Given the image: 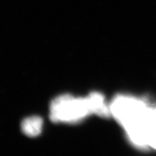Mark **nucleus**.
Returning <instances> with one entry per match:
<instances>
[{
    "instance_id": "nucleus-1",
    "label": "nucleus",
    "mask_w": 156,
    "mask_h": 156,
    "mask_svg": "<svg viewBox=\"0 0 156 156\" xmlns=\"http://www.w3.org/2000/svg\"><path fill=\"white\" fill-rule=\"evenodd\" d=\"M110 105L112 116L125 129L134 145L147 146V123L150 108L145 103L134 98L119 95Z\"/></svg>"
},
{
    "instance_id": "nucleus-2",
    "label": "nucleus",
    "mask_w": 156,
    "mask_h": 156,
    "mask_svg": "<svg viewBox=\"0 0 156 156\" xmlns=\"http://www.w3.org/2000/svg\"><path fill=\"white\" fill-rule=\"evenodd\" d=\"M91 114L87 98H79L69 95L58 96L52 101L50 116L56 122L75 123Z\"/></svg>"
},
{
    "instance_id": "nucleus-3",
    "label": "nucleus",
    "mask_w": 156,
    "mask_h": 156,
    "mask_svg": "<svg viewBox=\"0 0 156 156\" xmlns=\"http://www.w3.org/2000/svg\"><path fill=\"white\" fill-rule=\"evenodd\" d=\"M91 114L98 116H112L110 105H107L102 94L99 93H92L86 97Z\"/></svg>"
},
{
    "instance_id": "nucleus-4",
    "label": "nucleus",
    "mask_w": 156,
    "mask_h": 156,
    "mask_svg": "<svg viewBox=\"0 0 156 156\" xmlns=\"http://www.w3.org/2000/svg\"><path fill=\"white\" fill-rule=\"evenodd\" d=\"M43 121L38 116H30L23 122V133L29 136H36L41 132Z\"/></svg>"
},
{
    "instance_id": "nucleus-5",
    "label": "nucleus",
    "mask_w": 156,
    "mask_h": 156,
    "mask_svg": "<svg viewBox=\"0 0 156 156\" xmlns=\"http://www.w3.org/2000/svg\"><path fill=\"white\" fill-rule=\"evenodd\" d=\"M147 143L156 149V108H150L148 113Z\"/></svg>"
}]
</instances>
